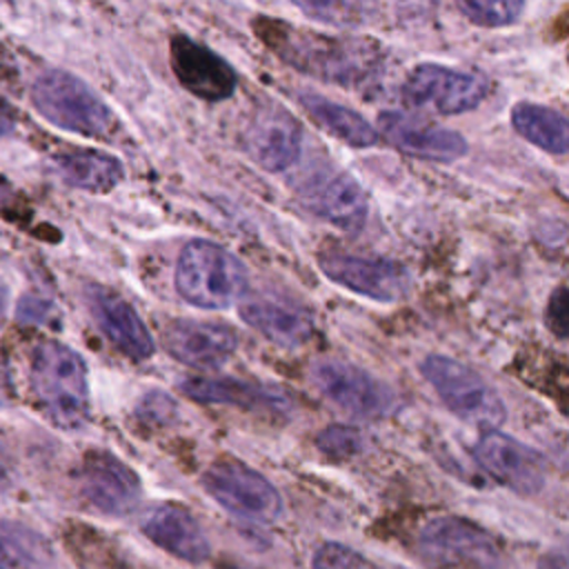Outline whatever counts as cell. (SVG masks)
I'll list each match as a JSON object with an SVG mask.
<instances>
[{"label":"cell","instance_id":"cell-1","mask_svg":"<svg viewBox=\"0 0 569 569\" xmlns=\"http://www.w3.org/2000/svg\"><path fill=\"white\" fill-rule=\"evenodd\" d=\"M256 29L287 64L325 82L358 87L380 69V51L369 40L313 33L273 18H262Z\"/></svg>","mask_w":569,"mask_h":569},{"label":"cell","instance_id":"cell-2","mask_svg":"<svg viewBox=\"0 0 569 569\" xmlns=\"http://www.w3.org/2000/svg\"><path fill=\"white\" fill-rule=\"evenodd\" d=\"M31 389L40 409L60 429H80L89 418L87 367L71 347L44 340L31 356Z\"/></svg>","mask_w":569,"mask_h":569},{"label":"cell","instance_id":"cell-3","mask_svg":"<svg viewBox=\"0 0 569 569\" xmlns=\"http://www.w3.org/2000/svg\"><path fill=\"white\" fill-rule=\"evenodd\" d=\"M31 102L44 120L71 133L109 140L118 131V120L107 102L67 71L40 73L31 87Z\"/></svg>","mask_w":569,"mask_h":569},{"label":"cell","instance_id":"cell-4","mask_svg":"<svg viewBox=\"0 0 569 569\" xmlns=\"http://www.w3.org/2000/svg\"><path fill=\"white\" fill-rule=\"evenodd\" d=\"M173 284L180 298L193 307L224 309L244 296L247 269L220 244L191 240L178 256Z\"/></svg>","mask_w":569,"mask_h":569},{"label":"cell","instance_id":"cell-5","mask_svg":"<svg viewBox=\"0 0 569 569\" xmlns=\"http://www.w3.org/2000/svg\"><path fill=\"white\" fill-rule=\"evenodd\" d=\"M420 373L458 418L482 427H498L505 420L507 409L502 398L471 367L433 353L420 362Z\"/></svg>","mask_w":569,"mask_h":569},{"label":"cell","instance_id":"cell-6","mask_svg":"<svg viewBox=\"0 0 569 569\" xmlns=\"http://www.w3.org/2000/svg\"><path fill=\"white\" fill-rule=\"evenodd\" d=\"M418 542L436 569H502L496 540L465 518L440 516L429 520Z\"/></svg>","mask_w":569,"mask_h":569},{"label":"cell","instance_id":"cell-7","mask_svg":"<svg viewBox=\"0 0 569 569\" xmlns=\"http://www.w3.org/2000/svg\"><path fill=\"white\" fill-rule=\"evenodd\" d=\"M202 485L218 505L238 518L271 522L282 511L278 489L262 473L242 462L222 460L211 465L202 476Z\"/></svg>","mask_w":569,"mask_h":569},{"label":"cell","instance_id":"cell-8","mask_svg":"<svg viewBox=\"0 0 569 569\" xmlns=\"http://www.w3.org/2000/svg\"><path fill=\"white\" fill-rule=\"evenodd\" d=\"M487 93L489 84L485 78L442 64L416 67L400 87V98L407 107L431 109L445 116L478 107Z\"/></svg>","mask_w":569,"mask_h":569},{"label":"cell","instance_id":"cell-9","mask_svg":"<svg viewBox=\"0 0 569 569\" xmlns=\"http://www.w3.org/2000/svg\"><path fill=\"white\" fill-rule=\"evenodd\" d=\"M313 382L338 409L356 418H382L396 405L393 391L382 380L342 360L316 362Z\"/></svg>","mask_w":569,"mask_h":569},{"label":"cell","instance_id":"cell-10","mask_svg":"<svg viewBox=\"0 0 569 569\" xmlns=\"http://www.w3.org/2000/svg\"><path fill=\"white\" fill-rule=\"evenodd\" d=\"M242 147L267 171H284L296 164L302 147L300 122L282 107L260 104L247 120Z\"/></svg>","mask_w":569,"mask_h":569},{"label":"cell","instance_id":"cell-11","mask_svg":"<svg viewBox=\"0 0 569 569\" xmlns=\"http://www.w3.org/2000/svg\"><path fill=\"white\" fill-rule=\"evenodd\" d=\"M298 193L316 216L345 231H360L367 220L369 207L362 187L340 169L320 167L307 173Z\"/></svg>","mask_w":569,"mask_h":569},{"label":"cell","instance_id":"cell-12","mask_svg":"<svg viewBox=\"0 0 569 569\" xmlns=\"http://www.w3.org/2000/svg\"><path fill=\"white\" fill-rule=\"evenodd\" d=\"M320 269L331 282L378 302L400 300L409 291V271L387 258L325 253Z\"/></svg>","mask_w":569,"mask_h":569},{"label":"cell","instance_id":"cell-13","mask_svg":"<svg viewBox=\"0 0 569 569\" xmlns=\"http://www.w3.org/2000/svg\"><path fill=\"white\" fill-rule=\"evenodd\" d=\"M78 480L82 496L100 513L124 516L140 502V478L109 451H89L82 458Z\"/></svg>","mask_w":569,"mask_h":569},{"label":"cell","instance_id":"cell-14","mask_svg":"<svg viewBox=\"0 0 569 569\" xmlns=\"http://www.w3.org/2000/svg\"><path fill=\"white\" fill-rule=\"evenodd\" d=\"M169 60L178 82L193 96L220 102L233 96L238 76L233 67L187 36H173L169 44Z\"/></svg>","mask_w":569,"mask_h":569},{"label":"cell","instance_id":"cell-15","mask_svg":"<svg viewBox=\"0 0 569 569\" xmlns=\"http://www.w3.org/2000/svg\"><path fill=\"white\" fill-rule=\"evenodd\" d=\"M162 345L167 353L182 365L216 369L233 356L238 347V336L224 322L178 318L164 327Z\"/></svg>","mask_w":569,"mask_h":569},{"label":"cell","instance_id":"cell-16","mask_svg":"<svg viewBox=\"0 0 569 569\" xmlns=\"http://www.w3.org/2000/svg\"><path fill=\"white\" fill-rule=\"evenodd\" d=\"M473 453L489 476L518 493H536L545 485L542 458L500 431H487Z\"/></svg>","mask_w":569,"mask_h":569},{"label":"cell","instance_id":"cell-17","mask_svg":"<svg viewBox=\"0 0 569 569\" xmlns=\"http://www.w3.org/2000/svg\"><path fill=\"white\" fill-rule=\"evenodd\" d=\"M87 305L102 336L120 353L131 360H147L153 356L156 345L149 329L122 296L107 287L91 284L87 289Z\"/></svg>","mask_w":569,"mask_h":569},{"label":"cell","instance_id":"cell-18","mask_svg":"<svg viewBox=\"0 0 569 569\" xmlns=\"http://www.w3.org/2000/svg\"><path fill=\"white\" fill-rule=\"evenodd\" d=\"M378 127L396 149L420 160L453 162L467 153V142L460 133L413 116L387 111L378 118Z\"/></svg>","mask_w":569,"mask_h":569},{"label":"cell","instance_id":"cell-19","mask_svg":"<svg viewBox=\"0 0 569 569\" xmlns=\"http://www.w3.org/2000/svg\"><path fill=\"white\" fill-rule=\"evenodd\" d=\"M142 533L160 549L187 562H202L211 553L207 533L182 505L167 502L153 507L142 520Z\"/></svg>","mask_w":569,"mask_h":569},{"label":"cell","instance_id":"cell-20","mask_svg":"<svg viewBox=\"0 0 569 569\" xmlns=\"http://www.w3.org/2000/svg\"><path fill=\"white\" fill-rule=\"evenodd\" d=\"M180 389L184 396H189L198 402L233 405V407H242V409L282 411L289 405L287 393L282 389L271 387V385L238 380V378L196 376V378H184L180 382Z\"/></svg>","mask_w":569,"mask_h":569},{"label":"cell","instance_id":"cell-21","mask_svg":"<svg viewBox=\"0 0 569 569\" xmlns=\"http://www.w3.org/2000/svg\"><path fill=\"white\" fill-rule=\"evenodd\" d=\"M240 316L247 325L280 347H298L313 333L311 316L284 300L253 296L240 305Z\"/></svg>","mask_w":569,"mask_h":569},{"label":"cell","instance_id":"cell-22","mask_svg":"<svg viewBox=\"0 0 569 569\" xmlns=\"http://www.w3.org/2000/svg\"><path fill=\"white\" fill-rule=\"evenodd\" d=\"M56 169L67 184L91 193H107L124 178L120 160L98 149L64 151L56 156Z\"/></svg>","mask_w":569,"mask_h":569},{"label":"cell","instance_id":"cell-23","mask_svg":"<svg viewBox=\"0 0 569 569\" xmlns=\"http://www.w3.org/2000/svg\"><path fill=\"white\" fill-rule=\"evenodd\" d=\"M300 104L305 107L307 116L325 129L329 136L351 144V147H371L378 140L376 129L353 109H347L333 100L322 96H302Z\"/></svg>","mask_w":569,"mask_h":569},{"label":"cell","instance_id":"cell-24","mask_svg":"<svg viewBox=\"0 0 569 569\" xmlns=\"http://www.w3.org/2000/svg\"><path fill=\"white\" fill-rule=\"evenodd\" d=\"M511 124L525 140L540 147L542 151L556 156L567 153V118L560 111L542 104L518 102L511 109Z\"/></svg>","mask_w":569,"mask_h":569},{"label":"cell","instance_id":"cell-25","mask_svg":"<svg viewBox=\"0 0 569 569\" xmlns=\"http://www.w3.org/2000/svg\"><path fill=\"white\" fill-rule=\"evenodd\" d=\"M53 551L36 529L0 520V569H51Z\"/></svg>","mask_w":569,"mask_h":569},{"label":"cell","instance_id":"cell-26","mask_svg":"<svg viewBox=\"0 0 569 569\" xmlns=\"http://www.w3.org/2000/svg\"><path fill=\"white\" fill-rule=\"evenodd\" d=\"M313 20L333 27H362L376 16V0H293Z\"/></svg>","mask_w":569,"mask_h":569},{"label":"cell","instance_id":"cell-27","mask_svg":"<svg viewBox=\"0 0 569 569\" xmlns=\"http://www.w3.org/2000/svg\"><path fill=\"white\" fill-rule=\"evenodd\" d=\"M456 4L471 22L480 27L513 24L525 9V0H456Z\"/></svg>","mask_w":569,"mask_h":569},{"label":"cell","instance_id":"cell-28","mask_svg":"<svg viewBox=\"0 0 569 569\" xmlns=\"http://www.w3.org/2000/svg\"><path fill=\"white\" fill-rule=\"evenodd\" d=\"M316 445L333 460H349L362 451V433L349 425H331L318 433Z\"/></svg>","mask_w":569,"mask_h":569},{"label":"cell","instance_id":"cell-29","mask_svg":"<svg viewBox=\"0 0 569 569\" xmlns=\"http://www.w3.org/2000/svg\"><path fill=\"white\" fill-rule=\"evenodd\" d=\"M136 416L147 427H167L176 420L178 407L169 393L153 389L140 398V402L136 407Z\"/></svg>","mask_w":569,"mask_h":569},{"label":"cell","instance_id":"cell-30","mask_svg":"<svg viewBox=\"0 0 569 569\" xmlns=\"http://www.w3.org/2000/svg\"><path fill=\"white\" fill-rule=\"evenodd\" d=\"M311 567L313 569H373L362 553L340 542L320 545L313 553Z\"/></svg>","mask_w":569,"mask_h":569},{"label":"cell","instance_id":"cell-31","mask_svg":"<svg viewBox=\"0 0 569 569\" xmlns=\"http://www.w3.org/2000/svg\"><path fill=\"white\" fill-rule=\"evenodd\" d=\"M51 313H53V309L44 298L24 296L18 305V318L22 322H29V325H42V322L49 320Z\"/></svg>","mask_w":569,"mask_h":569},{"label":"cell","instance_id":"cell-32","mask_svg":"<svg viewBox=\"0 0 569 569\" xmlns=\"http://www.w3.org/2000/svg\"><path fill=\"white\" fill-rule=\"evenodd\" d=\"M547 322L551 327V331L560 338L567 336V291L565 287H560L551 298H549V307H547Z\"/></svg>","mask_w":569,"mask_h":569},{"label":"cell","instance_id":"cell-33","mask_svg":"<svg viewBox=\"0 0 569 569\" xmlns=\"http://www.w3.org/2000/svg\"><path fill=\"white\" fill-rule=\"evenodd\" d=\"M16 396V387H13V376H11V365L4 356V351L0 349V409L7 407Z\"/></svg>","mask_w":569,"mask_h":569},{"label":"cell","instance_id":"cell-34","mask_svg":"<svg viewBox=\"0 0 569 569\" xmlns=\"http://www.w3.org/2000/svg\"><path fill=\"white\" fill-rule=\"evenodd\" d=\"M538 569H567V556L562 551H551L545 553L538 560Z\"/></svg>","mask_w":569,"mask_h":569},{"label":"cell","instance_id":"cell-35","mask_svg":"<svg viewBox=\"0 0 569 569\" xmlns=\"http://www.w3.org/2000/svg\"><path fill=\"white\" fill-rule=\"evenodd\" d=\"M16 129V118L11 107L0 98V136H9Z\"/></svg>","mask_w":569,"mask_h":569},{"label":"cell","instance_id":"cell-36","mask_svg":"<svg viewBox=\"0 0 569 569\" xmlns=\"http://www.w3.org/2000/svg\"><path fill=\"white\" fill-rule=\"evenodd\" d=\"M9 485V467L2 458V451H0V487H7Z\"/></svg>","mask_w":569,"mask_h":569},{"label":"cell","instance_id":"cell-37","mask_svg":"<svg viewBox=\"0 0 569 569\" xmlns=\"http://www.w3.org/2000/svg\"><path fill=\"white\" fill-rule=\"evenodd\" d=\"M9 193H11V184L0 176V202H4L9 198Z\"/></svg>","mask_w":569,"mask_h":569},{"label":"cell","instance_id":"cell-38","mask_svg":"<svg viewBox=\"0 0 569 569\" xmlns=\"http://www.w3.org/2000/svg\"><path fill=\"white\" fill-rule=\"evenodd\" d=\"M4 307H7V287L0 282V316L4 313Z\"/></svg>","mask_w":569,"mask_h":569}]
</instances>
